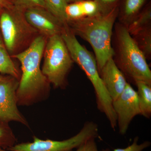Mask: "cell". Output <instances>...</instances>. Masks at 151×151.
I'll list each match as a JSON object with an SVG mask.
<instances>
[{"label":"cell","instance_id":"cell-7","mask_svg":"<svg viewBox=\"0 0 151 151\" xmlns=\"http://www.w3.org/2000/svg\"><path fill=\"white\" fill-rule=\"evenodd\" d=\"M98 127L96 123L88 122L77 134L63 141L42 140L36 137L32 142L14 145L9 148L12 151H72L98 135Z\"/></svg>","mask_w":151,"mask_h":151},{"label":"cell","instance_id":"cell-2","mask_svg":"<svg viewBox=\"0 0 151 151\" xmlns=\"http://www.w3.org/2000/svg\"><path fill=\"white\" fill-rule=\"evenodd\" d=\"M47 40L45 37L39 35L27 48L12 56L21 64L22 75L16 93L19 103H30L48 87V80L40 67Z\"/></svg>","mask_w":151,"mask_h":151},{"label":"cell","instance_id":"cell-1","mask_svg":"<svg viewBox=\"0 0 151 151\" xmlns=\"http://www.w3.org/2000/svg\"><path fill=\"white\" fill-rule=\"evenodd\" d=\"M118 14L116 7L108 12L101 13L68 20L67 24L75 35L88 42L93 48L99 73L115 51L111 45L113 26Z\"/></svg>","mask_w":151,"mask_h":151},{"label":"cell","instance_id":"cell-13","mask_svg":"<svg viewBox=\"0 0 151 151\" xmlns=\"http://www.w3.org/2000/svg\"><path fill=\"white\" fill-rule=\"evenodd\" d=\"M0 73H4L19 78L18 70L11 59L8 52L6 48L2 38L0 35Z\"/></svg>","mask_w":151,"mask_h":151},{"label":"cell","instance_id":"cell-4","mask_svg":"<svg viewBox=\"0 0 151 151\" xmlns=\"http://www.w3.org/2000/svg\"><path fill=\"white\" fill-rule=\"evenodd\" d=\"M116 65L124 75L133 81L151 85V71L145 56L129 32L127 27L119 25L116 30Z\"/></svg>","mask_w":151,"mask_h":151},{"label":"cell","instance_id":"cell-9","mask_svg":"<svg viewBox=\"0 0 151 151\" xmlns=\"http://www.w3.org/2000/svg\"><path fill=\"white\" fill-rule=\"evenodd\" d=\"M17 79L10 76L0 82V121L17 122L27 125V122L17 107Z\"/></svg>","mask_w":151,"mask_h":151},{"label":"cell","instance_id":"cell-12","mask_svg":"<svg viewBox=\"0 0 151 151\" xmlns=\"http://www.w3.org/2000/svg\"><path fill=\"white\" fill-rule=\"evenodd\" d=\"M137 87L140 115L150 119L151 116V85L141 81H135Z\"/></svg>","mask_w":151,"mask_h":151},{"label":"cell","instance_id":"cell-23","mask_svg":"<svg viewBox=\"0 0 151 151\" xmlns=\"http://www.w3.org/2000/svg\"><path fill=\"white\" fill-rule=\"evenodd\" d=\"M95 139H92L77 148L76 151H110L109 149L99 151L95 141Z\"/></svg>","mask_w":151,"mask_h":151},{"label":"cell","instance_id":"cell-8","mask_svg":"<svg viewBox=\"0 0 151 151\" xmlns=\"http://www.w3.org/2000/svg\"><path fill=\"white\" fill-rule=\"evenodd\" d=\"M117 116L119 133H127L131 122L135 116L140 115L137 92L129 83L123 92L112 102Z\"/></svg>","mask_w":151,"mask_h":151},{"label":"cell","instance_id":"cell-10","mask_svg":"<svg viewBox=\"0 0 151 151\" xmlns=\"http://www.w3.org/2000/svg\"><path fill=\"white\" fill-rule=\"evenodd\" d=\"M24 16L29 24L47 39L56 35H60L65 25L48 10L42 7L26 9Z\"/></svg>","mask_w":151,"mask_h":151},{"label":"cell","instance_id":"cell-6","mask_svg":"<svg viewBox=\"0 0 151 151\" xmlns=\"http://www.w3.org/2000/svg\"><path fill=\"white\" fill-rule=\"evenodd\" d=\"M43 54L42 73L55 87H64L74 62L60 35L47 39Z\"/></svg>","mask_w":151,"mask_h":151},{"label":"cell","instance_id":"cell-20","mask_svg":"<svg viewBox=\"0 0 151 151\" xmlns=\"http://www.w3.org/2000/svg\"><path fill=\"white\" fill-rule=\"evenodd\" d=\"M145 0H126L125 3V14L131 16L137 13L142 6Z\"/></svg>","mask_w":151,"mask_h":151},{"label":"cell","instance_id":"cell-11","mask_svg":"<svg viewBox=\"0 0 151 151\" xmlns=\"http://www.w3.org/2000/svg\"><path fill=\"white\" fill-rule=\"evenodd\" d=\"M100 74L113 101L122 94L128 84L125 75L116 65L113 58L108 60L100 70Z\"/></svg>","mask_w":151,"mask_h":151},{"label":"cell","instance_id":"cell-17","mask_svg":"<svg viewBox=\"0 0 151 151\" xmlns=\"http://www.w3.org/2000/svg\"><path fill=\"white\" fill-rule=\"evenodd\" d=\"M5 122L0 121V147L9 149L15 145V138Z\"/></svg>","mask_w":151,"mask_h":151},{"label":"cell","instance_id":"cell-25","mask_svg":"<svg viewBox=\"0 0 151 151\" xmlns=\"http://www.w3.org/2000/svg\"><path fill=\"white\" fill-rule=\"evenodd\" d=\"M102 2L108 4V3H113L116 0H100Z\"/></svg>","mask_w":151,"mask_h":151},{"label":"cell","instance_id":"cell-19","mask_svg":"<svg viewBox=\"0 0 151 151\" xmlns=\"http://www.w3.org/2000/svg\"><path fill=\"white\" fill-rule=\"evenodd\" d=\"M84 17H91L100 12L98 3L96 1H80Z\"/></svg>","mask_w":151,"mask_h":151},{"label":"cell","instance_id":"cell-16","mask_svg":"<svg viewBox=\"0 0 151 151\" xmlns=\"http://www.w3.org/2000/svg\"><path fill=\"white\" fill-rule=\"evenodd\" d=\"M151 19V10L149 9L140 15L129 26L127 27L131 35H134L141 30L147 27Z\"/></svg>","mask_w":151,"mask_h":151},{"label":"cell","instance_id":"cell-30","mask_svg":"<svg viewBox=\"0 0 151 151\" xmlns=\"http://www.w3.org/2000/svg\"><path fill=\"white\" fill-rule=\"evenodd\" d=\"M44 1H45H45H46V0H43Z\"/></svg>","mask_w":151,"mask_h":151},{"label":"cell","instance_id":"cell-18","mask_svg":"<svg viewBox=\"0 0 151 151\" xmlns=\"http://www.w3.org/2000/svg\"><path fill=\"white\" fill-rule=\"evenodd\" d=\"M65 14L68 21L71 20L77 19L84 17L80 1L68 4L65 9Z\"/></svg>","mask_w":151,"mask_h":151},{"label":"cell","instance_id":"cell-24","mask_svg":"<svg viewBox=\"0 0 151 151\" xmlns=\"http://www.w3.org/2000/svg\"><path fill=\"white\" fill-rule=\"evenodd\" d=\"M0 6L3 8L10 9L14 7V4L12 0H0Z\"/></svg>","mask_w":151,"mask_h":151},{"label":"cell","instance_id":"cell-14","mask_svg":"<svg viewBox=\"0 0 151 151\" xmlns=\"http://www.w3.org/2000/svg\"><path fill=\"white\" fill-rule=\"evenodd\" d=\"M45 4L47 9L59 19L63 24H67L68 19L65 14L67 0H46Z\"/></svg>","mask_w":151,"mask_h":151},{"label":"cell","instance_id":"cell-26","mask_svg":"<svg viewBox=\"0 0 151 151\" xmlns=\"http://www.w3.org/2000/svg\"><path fill=\"white\" fill-rule=\"evenodd\" d=\"M82 1V0H67L68 2H76L81 1Z\"/></svg>","mask_w":151,"mask_h":151},{"label":"cell","instance_id":"cell-31","mask_svg":"<svg viewBox=\"0 0 151 151\" xmlns=\"http://www.w3.org/2000/svg\"><path fill=\"white\" fill-rule=\"evenodd\" d=\"M12 1H13V2H14V0H12Z\"/></svg>","mask_w":151,"mask_h":151},{"label":"cell","instance_id":"cell-5","mask_svg":"<svg viewBox=\"0 0 151 151\" xmlns=\"http://www.w3.org/2000/svg\"><path fill=\"white\" fill-rule=\"evenodd\" d=\"M4 11L0 16V28L6 48L12 56L29 46L38 32L28 22L25 9L15 5Z\"/></svg>","mask_w":151,"mask_h":151},{"label":"cell","instance_id":"cell-27","mask_svg":"<svg viewBox=\"0 0 151 151\" xmlns=\"http://www.w3.org/2000/svg\"><path fill=\"white\" fill-rule=\"evenodd\" d=\"M4 76H3L2 75H0V82L2 81L3 79H4Z\"/></svg>","mask_w":151,"mask_h":151},{"label":"cell","instance_id":"cell-29","mask_svg":"<svg viewBox=\"0 0 151 151\" xmlns=\"http://www.w3.org/2000/svg\"><path fill=\"white\" fill-rule=\"evenodd\" d=\"M1 8H3L0 6V16H1Z\"/></svg>","mask_w":151,"mask_h":151},{"label":"cell","instance_id":"cell-21","mask_svg":"<svg viewBox=\"0 0 151 151\" xmlns=\"http://www.w3.org/2000/svg\"><path fill=\"white\" fill-rule=\"evenodd\" d=\"M15 5L24 9L33 7H42L46 8V4L43 0H14Z\"/></svg>","mask_w":151,"mask_h":151},{"label":"cell","instance_id":"cell-15","mask_svg":"<svg viewBox=\"0 0 151 151\" xmlns=\"http://www.w3.org/2000/svg\"><path fill=\"white\" fill-rule=\"evenodd\" d=\"M133 38L145 56L151 53V33L149 28L141 30L134 35Z\"/></svg>","mask_w":151,"mask_h":151},{"label":"cell","instance_id":"cell-3","mask_svg":"<svg viewBox=\"0 0 151 151\" xmlns=\"http://www.w3.org/2000/svg\"><path fill=\"white\" fill-rule=\"evenodd\" d=\"M66 45L70 56L89 78L94 87L98 110L105 115L112 129L117 127V116L113 109V100L105 88L100 76L95 58L81 45L76 35L65 24L60 35Z\"/></svg>","mask_w":151,"mask_h":151},{"label":"cell","instance_id":"cell-22","mask_svg":"<svg viewBox=\"0 0 151 151\" xmlns=\"http://www.w3.org/2000/svg\"><path fill=\"white\" fill-rule=\"evenodd\" d=\"M139 138L137 137L134 139L132 145H129L125 148L116 149L113 151H142L151 145V143L148 141H146L142 144H138Z\"/></svg>","mask_w":151,"mask_h":151},{"label":"cell","instance_id":"cell-28","mask_svg":"<svg viewBox=\"0 0 151 151\" xmlns=\"http://www.w3.org/2000/svg\"><path fill=\"white\" fill-rule=\"evenodd\" d=\"M0 151H6L4 150V149L2 148L1 147H0Z\"/></svg>","mask_w":151,"mask_h":151}]
</instances>
